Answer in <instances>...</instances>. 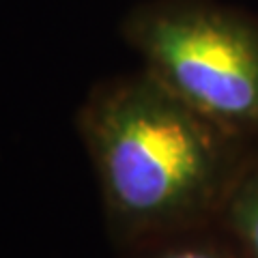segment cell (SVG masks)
I'll list each match as a JSON object with an SVG mask.
<instances>
[{
	"mask_svg": "<svg viewBox=\"0 0 258 258\" xmlns=\"http://www.w3.org/2000/svg\"><path fill=\"white\" fill-rule=\"evenodd\" d=\"M76 132L116 252L217 222L252 153L144 69L97 82Z\"/></svg>",
	"mask_w": 258,
	"mask_h": 258,
	"instance_id": "6da1fadb",
	"label": "cell"
},
{
	"mask_svg": "<svg viewBox=\"0 0 258 258\" xmlns=\"http://www.w3.org/2000/svg\"><path fill=\"white\" fill-rule=\"evenodd\" d=\"M142 69L217 127L258 140V20L211 0H153L123 22Z\"/></svg>",
	"mask_w": 258,
	"mask_h": 258,
	"instance_id": "7a4b0ae2",
	"label": "cell"
},
{
	"mask_svg": "<svg viewBox=\"0 0 258 258\" xmlns=\"http://www.w3.org/2000/svg\"><path fill=\"white\" fill-rule=\"evenodd\" d=\"M118 258H245L220 222L118 249Z\"/></svg>",
	"mask_w": 258,
	"mask_h": 258,
	"instance_id": "3957f363",
	"label": "cell"
},
{
	"mask_svg": "<svg viewBox=\"0 0 258 258\" xmlns=\"http://www.w3.org/2000/svg\"><path fill=\"white\" fill-rule=\"evenodd\" d=\"M217 222L235 239L245 258H258V155L249 153Z\"/></svg>",
	"mask_w": 258,
	"mask_h": 258,
	"instance_id": "277c9868",
	"label": "cell"
}]
</instances>
